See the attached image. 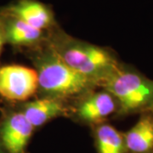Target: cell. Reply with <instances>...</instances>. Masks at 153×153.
I'll list each match as a JSON object with an SVG mask.
<instances>
[{"mask_svg": "<svg viewBox=\"0 0 153 153\" xmlns=\"http://www.w3.org/2000/svg\"><path fill=\"white\" fill-rule=\"evenodd\" d=\"M38 77L34 68L19 64L0 66V97L19 104L38 95Z\"/></svg>", "mask_w": 153, "mask_h": 153, "instance_id": "5b68a950", "label": "cell"}, {"mask_svg": "<svg viewBox=\"0 0 153 153\" xmlns=\"http://www.w3.org/2000/svg\"><path fill=\"white\" fill-rule=\"evenodd\" d=\"M123 136L128 153H153V111L140 114L136 123Z\"/></svg>", "mask_w": 153, "mask_h": 153, "instance_id": "30bf717a", "label": "cell"}, {"mask_svg": "<svg viewBox=\"0 0 153 153\" xmlns=\"http://www.w3.org/2000/svg\"><path fill=\"white\" fill-rule=\"evenodd\" d=\"M18 109L35 130L59 117H69L70 103L61 100L38 97L13 105Z\"/></svg>", "mask_w": 153, "mask_h": 153, "instance_id": "52a82bcc", "label": "cell"}, {"mask_svg": "<svg viewBox=\"0 0 153 153\" xmlns=\"http://www.w3.org/2000/svg\"><path fill=\"white\" fill-rule=\"evenodd\" d=\"M98 153H128L123 133L107 122L91 128Z\"/></svg>", "mask_w": 153, "mask_h": 153, "instance_id": "8fae6325", "label": "cell"}, {"mask_svg": "<svg viewBox=\"0 0 153 153\" xmlns=\"http://www.w3.org/2000/svg\"><path fill=\"white\" fill-rule=\"evenodd\" d=\"M27 54L38 73V97L71 103L99 88L95 82L65 63L47 43L27 50Z\"/></svg>", "mask_w": 153, "mask_h": 153, "instance_id": "7a4b0ae2", "label": "cell"}, {"mask_svg": "<svg viewBox=\"0 0 153 153\" xmlns=\"http://www.w3.org/2000/svg\"><path fill=\"white\" fill-rule=\"evenodd\" d=\"M6 44L16 49L27 50L42 46L47 41L48 33L31 27L22 20L0 13Z\"/></svg>", "mask_w": 153, "mask_h": 153, "instance_id": "9c48e42d", "label": "cell"}, {"mask_svg": "<svg viewBox=\"0 0 153 153\" xmlns=\"http://www.w3.org/2000/svg\"><path fill=\"white\" fill-rule=\"evenodd\" d=\"M118 112V103L114 96L102 88H98L70 103L69 117L84 125H98Z\"/></svg>", "mask_w": 153, "mask_h": 153, "instance_id": "277c9868", "label": "cell"}, {"mask_svg": "<svg viewBox=\"0 0 153 153\" xmlns=\"http://www.w3.org/2000/svg\"><path fill=\"white\" fill-rule=\"evenodd\" d=\"M35 128L14 105L0 119V142L6 153H26Z\"/></svg>", "mask_w": 153, "mask_h": 153, "instance_id": "8992f818", "label": "cell"}, {"mask_svg": "<svg viewBox=\"0 0 153 153\" xmlns=\"http://www.w3.org/2000/svg\"><path fill=\"white\" fill-rule=\"evenodd\" d=\"M100 88L117 100V118L153 111V79L134 66L122 62Z\"/></svg>", "mask_w": 153, "mask_h": 153, "instance_id": "3957f363", "label": "cell"}, {"mask_svg": "<svg viewBox=\"0 0 153 153\" xmlns=\"http://www.w3.org/2000/svg\"><path fill=\"white\" fill-rule=\"evenodd\" d=\"M4 44H6L5 38H4V33L2 22H1V20H0V57H1V54H2V51L4 49Z\"/></svg>", "mask_w": 153, "mask_h": 153, "instance_id": "7c38bea8", "label": "cell"}, {"mask_svg": "<svg viewBox=\"0 0 153 153\" xmlns=\"http://www.w3.org/2000/svg\"><path fill=\"white\" fill-rule=\"evenodd\" d=\"M46 43L65 63L99 88L122 63L113 49L74 38L60 27L48 33Z\"/></svg>", "mask_w": 153, "mask_h": 153, "instance_id": "6da1fadb", "label": "cell"}, {"mask_svg": "<svg viewBox=\"0 0 153 153\" xmlns=\"http://www.w3.org/2000/svg\"><path fill=\"white\" fill-rule=\"evenodd\" d=\"M0 153H6L5 150H4V147H3V146H2L1 142H0Z\"/></svg>", "mask_w": 153, "mask_h": 153, "instance_id": "4fadbf2b", "label": "cell"}, {"mask_svg": "<svg viewBox=\"0 0 153 153\" xmlns=\"http://www.w3.org/2000/svg\"><path fill=\"white\" fill-rule=\"evenodd\" d=\"M1 13L18 18L45 33L59 27L52 9L38 0H17L5 7Z\"/></svg>", "mask_w": 153, "mask_h": 153, "instance_id": "ba28073f", "label": "cell"}]
</instances>
